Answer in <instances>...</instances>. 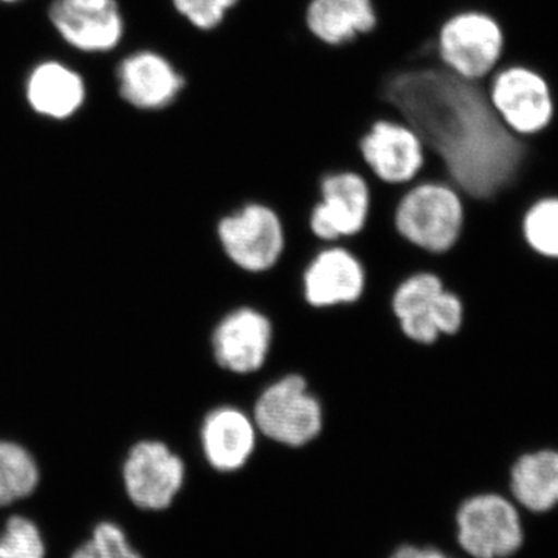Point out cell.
Here are the masks:
<instances>
[{
  "instance_id": "d4e9b609",
  "label": "cell",
  "mask_w": 558,
  "mask_h": 558,
  "mask_svg": "<svg viewBox=\"0 0 558 558\" xmlns=\"http://www.w3.org/2000/svg\"><path fill=\"white\" fill-rule=\"evenodd\" d=\"M391 558H450L438 549L416 548V546H402L392 554Z\"/></svg>"
},
{
  "instance_id": "3957f363",
  "label": "cell",
  "mask_w": 558,
  "mask_h": 558,
  "mask_svg": "<svg viewBox=\"0 0 558 558\" xmlns=\"http://www.w3.org/2000/svg\"><path fill=\"white\" fill-rule=\"evenodd\" d=\"M391 307L403 336L418 344H433L440 336H453L464 319L461 299L428 271L407 278L396 289Z\"/></svg>"
},
{
  "instance_id": "603a6c76",
  "label": "cell",
  "mask_w": 558,
  "mask_h": 558,
  "mask_svg": "<svg viewBox=\"0 0 558 558\" xmlns=\"http://www.w3.org/2000/svg\"><path fill=\"white\" fill-rule=\"evenodd\" d=\"M0 558H47V542L31 517L11 515L0 531Z\"/></svg>"
},
{
  "instance_id": "cb8c5ba5",
  "label": "cell",
  "mask_w": 558,
  "mask_h": 558,
  "mask_svg": "<svg viewBox=\"0 0 558 558\" xmlns=\"http://www.w3.org/2000/svg\"><path fill=\"white\" fill-rule=\"evenodd\" d=\"M238 0H172L175 13L202 32L213 31Z\"/></svg>"
},
{
  "instance_id": "2e32d148",
  "label": "cell",
  "mask_w": 558,
  "mask_h": 558,
  "mask_svg": "<svg viewBox=\"0 0 558 558\" xmlns=\"http://www.w3.org/2000/svg\"><path fill=\"white\" fill-rule=\"evenodd\" d=\"M202 449L218 472H236L247 464L256 447V425L247 413L220 407L208 413L201 429Z\"/></svg>"
},
{
  "instance_id": "ac0fdd59",
  "label": "cell",
  "mask_w": 558,
  "mask_h": 558,
  "mask_svg": "<svg viewBox=\"0 0 558 558\" xmlns=\"http://www.w3.org/2000/svg\"><path fill=\"white\" fill-rule=\"evenodd\" d=\"M27 95L36 112L53 119H65L83 102L84 84L72 70L57 62H47L33 72Z\"/></svg>"
},
{
  "instance_id": "7c38bea8",
  "label": "cell",
  "mask_w": 558,
  "mask_h": 558,
  "mask_svg": "<svg viewBox=\"0 0 558 558\" xmlns=\"http://www.w3.org/2000/svg\"><path fill=\"white\" fill-rule=\"evenodd\" d=\"M274 341V326L263 312L241 307L230 312L213 332V354L223 369L252 374L263 368Z\"/></svg>"
},
{
  "instance_id": "ffe728a7",
  "label": "cell",
  "mask_w": 558,
  "mask_h": 558,
  "mask_svg": "<svg viewBox=\"0 0 558 558\" xmlns=\"http://www.w3.org/2000/svg\"><path fill=\"white\" fill-rule=\"evenodd\" d=\"M39 484L35 458L20 444L0 442V509L31 497Z\"/></svg>"
},
{
  "instance_id": "ba28073f",
  "label": "cell",
  "mask_w": 558,
  "mask_h": 558,
  "mask_svg": "<svg viewBox=\"0 0 558 558\" xmlns=\"http://www.w3.org/2000/svg\"><path fill=\"white\" fill-rule=\"evenodd\" d=\"M371 186L355 171L326 172L319 179L318 201L310 211L312 233L323 241H337L362 233L371 218Z\"/></svg>"
},
{
  "instance_id": "5bb4252c",
  "label": "cell",
  "mask_w": 558,
  "mask_h": 558,
  "mask_svg": "<svg viewBox=\"0 0 558 558\" xmlns=\"http://www.w3.org/2000/svg\"><path fill=\"white\" fill-rule=\"evenodd\" d=\"M365 282V269L351 252L341 247L322 250L304 271V300L317 310L344 306L360 300Z\"/></svg>"
},
{
  "instance_id": "9c48e42d",
  "label": "cell",
  "mask_w": 558,
  "mask_h": 558,
  "mask_svg": "<svg viewBox=\"0 0 558 558\" xmlns=\"http://www.w3.org/2000/svg\"><path fill=\"white\" fill-rule=\"evenodd\" d=\"M458 542L475 558H506L523 543L519 512L499 495H478L459 508Z\"/></svg>"
},
{
  "instance_id": "44dd1931",
  "label": "cell",
  "mask_w": 558,
  "mask_h": 558,
  "mask_svg": "<svg viewBox=\"0 0 558 558\" xmlns=\"http://www.w3.org/2000/svg\"><path fill=\"white\" fill-rule=\"evenodd\" d=\"M69 558H145L130 534L112 520L98 521L89 538L83 539Z\"/></svg>"
},
{
  "instance_id": "30bf717a",
  "label": "cell",
  "mask_w": 558,
  "mask_h": 558,
  "mask_svg": "<svg viewBox=\"0 0 558 558\" xmlns=\"http://www.w3.org/2000/svg\"><path fill=\"white\" fill-rule=\"evenodd\" d=\"M124 490L135 508L161 512L170 508L185 483L182 459L159 440L132 447L123 465Z\"/></svg>"
},
{
  "instance_id": "8992f818",
  "label": "cell",
  "mask_w": 558,
  "mask_h": 558,
  "mask_svg": "<svg viewBox=\"0 0 558 558\" xmlns=\"http://www.w3.org/2000/svg\"><path fill=\"white\" fill-rule=\"evenodd\" d=\"M502 46L498 22L481 11L453 14L438 35L440 64L470 81L486 80L497 69Z\"/></svg>"
},
{
  "instance_id": "52a82bcc",
  "label": "cell",
  "mask_w": 558,
  "mask_h": 558,
  "mask_svg": "<svg viewBox=\"0 0 558 558\" xmlns=\"http://www.w3.org/2000/svg\"><path fill=\"white\" fill-rule=\"evenodd\" d=\"M484 81L488 100L510 131L527 137L548 126L554 102L548 83L537 72L509 65L495 70Z\"/></svg>"
},
{
  "instance_id": "7a4b0ae2",
  "label": "cell",
  "mask_w": 558,
  "mask_h": 558,
  "mask_svg": "<svg viewBox=\"0 0 558 558\" xmlns=\"http://www.w3.org/2000/svg\"><path fill=\"white\" fill-rule=\"evenodd\" d=\"M392 219L400 236L411 244L429 253H446L464 229V199L447 180H414L400 194Z\"/></svg>"
},
{
  "instance_id": "4fadbf2b",
  "label": "cell",
  "mask_w": 558,
  "mask_h": 558,
  "mask_svg": "<svg viewBox=\"0 0 558 558\" xmlns=\"http://www.w3.org/2000/svg\"><path fill=\"white\" fill-rule=\"evenodd\" d=\"M50 20L62 38L86 51L112 49L123 33L116 0H57Z\"/></svg>"
},
{
  "instance_id": "277c9868",
  "label": "cell",
  "mask_w": 558,
  "mask_h": 558,
  "mask_svg": "<svg viewBox=\"0 0 558 558\" xmlns=\"http://www.w3.org/2000/svg\"><path fill=\"white\" fill-rule=\"evenodd\" d=\"M253 422L266 438L289 447L317 439L325 414L317 396L299 374H290L264 389L253 409Z\"/></svg>"
},
{
  "instance_id": "5b68a950",
  "label": "cell",
  "mask_w": 558,
  "mask_h": 558,
  "mask_svg": "<svg viewBox=\"0 0 558 558\" xmlns=\"http://www.w3.org/2000/svg\"><path fill=\"white\" fill-rule=\"evenodd\" d=\"M220 244L240 269L260 274L281 258L286 233L277 209L260 202H245L218 223Z\"/></svg>"
},
{
  "instance_id": "7402d4cb",
  "label": "cell",
  "mask_w": 558,
  "mask_h": 558,
  "mask_svg": "<svg viewBox=\"0 0 558 558\" xmlns=\"http://www.w3.org/2000/svg\"><path fill=\"white\" fill-rule=\"evenodd\" d=\"M523 231L535 252L558 258V196L534 202L524 215Z\"/></svg>"
},
{
  "instance_id": "484cf974",
  "label": "cell",
  "mask_w": 558,
  "mask_h": 558,
  "mask_svg": "<svg viewBox=\"0 0 558 558\" xmlns=\"http://www.w3.org/2000/svg\"><path fill=\"white\" fill-rule=\"evenodd\" d=\"M9 2H10V0H9Z\"/></svg>"
},
{
  "instance_id": "d6986e66",
  "label": "cell",
  "mask_w": 558,
  "mask_h": 558,
  "mask_svg": "<svg viewBox=\"0 0 558 558\" xmlns=\"http://www.w3.org/2000/svg\"><path fill=\"white\" fill-rule=\"evenodd\" d=\"M512 492L524 508L546 512L558 505V451L524 454L512 469Z\"/></svg>"
},
{
  "instance_id": "9a60e30c",
  "label": "cell",
  "mask_w": 558,
  "mask_h": 558,
  "mask_svg": "<svg viewBox=\"0 0 558 558\" xmlns=\"http://www.w3.org/2000/svg\"><path fill=\"white\" fill-rule=\"evenodd\" d=\"M120 92L140 109H161L178 100L186 80L167 58L142 51L121 64Z\"/></svg>"
},
{
  "instance_id": "e0dca14e",
  "label": "cell",
  "mask_w": 558,
  "mask_h": 558,
  "mask_svg": "<svg viewBox=\"0 0 558 558\" xmlns=\"http://www.w3.org/2000/svg\"><path fill=\"white\" fill-rule=\"evenodd\" d=\"M373 0H311L306 24L312 35L329 44L341 46L376 27Z\"/></svg>"
},
{
  "instance_id": "6da1fadb",
  "label": "cell",
  "mask_w": 558,
  "mask_h": 558,
  "mask_svg": "<svg viewBox=\"0 0 558 558\" xmlns=\"http://www.w3.org/2000/svg\"><path fill=\"white\" fill-rule=\"evenodd\" d=\"M381 97L424 143L417 179L447 180L476 202L497 199L519 183L526 138L499 119L486 81L461 78L442 64L422 65L389 76Z\"/></svg>"
},
{
  "instance_id": "8fae6325",
  "label": "cell",
  "mask_w": 558,
  "mask_h": 558,
  "mask_svg": "<svg viewBox=\"0 0 558 558\" xmlns=\"http://www.w3.org/2000/svg\"><path fill=\"white\" fill-rule=\"evenodd\" d=\"M359 148L371 174L387 185L409 186L424 168V143L400 120L374 121Z\"/></svg>"
}]
</instances>
